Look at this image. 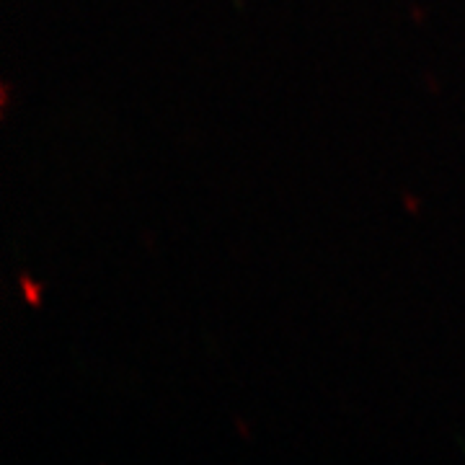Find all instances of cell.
<instances>
[{"label":"cell","instance_id":"1","mask_svg":"<svg viewBox=\"0 0 465 465\" xmlns=\"http://www.w3.org/2000/svg\"><path fill=\"white\" fill-rule=\"evenodd\" d=\"M21 287H23V292H26V300H29L31 306H39V295H42V287H37V284L31 282L26 274H21Z\"/></svg>","mask_w":465,"mask_h":465}]
</instances>
